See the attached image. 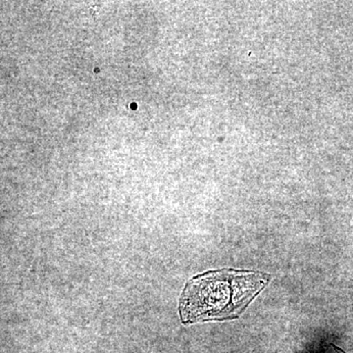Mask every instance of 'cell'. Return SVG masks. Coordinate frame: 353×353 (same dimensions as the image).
Returning a JSON list of instances; mask_svg holds the SVG:
<instances>
[{
	"mask_svg": "<svg viewBox=\"0 0 353 353\" xmlns=\"http://www.w3.org/2000/svg\"><path fill=\"white\" fill-rule=\"evenodd\" d=\"M271 275L259 271L221 269L192 278L179 305L183 325L238 319L270 283Z\"/></svg>",
	"mask_w": 353,
	"mask_h": 353,
	"instance_id": "obj_1",
	"label": "cell"
},
{
	"mask_svg": "<svg viewBox=\"0 0 353 353\" xmlns=\"http://www.w3.org/2000/svg\"><path fill=\"white\" fill-rule=\"evenodd\" d=\"M334 350H336V352H338V353H345V352H343V350H341V348L334 347Z\"/></svg>",
	"mask_w": 353,
	"mask_h": 353,
	"instance_id": "obj_2",
	"label": "cell"
}]
</instances>
